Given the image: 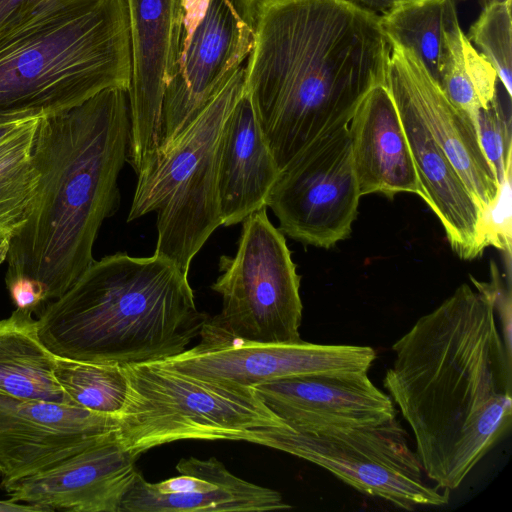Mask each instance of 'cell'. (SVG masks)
<instances>
[{"instance_id": "6da1fadb", "label": "cell", "mask_w": 512, "mask_h": 512, "mask_svg": "<svg viewBox=\"0 0 512 512\" xmlns=\"http://www.w3.org/2000/svg\"><path fill=\"white\" fill-rule=\"evenodd\" d=\"M392 350L384 388L413 433L423 472L454 490L511 427L512 353L490 295L461 284Z\"/></svg>"}, {"instance_id": "7a4b0ae2", "label": "cell", "mask_w": 512, "mask_h": 512, "mask_svg": "<svg viewBox=\"0 0 512 512\" xmlns=\"http://www.w3.org/2000/svg\"><path fill=\"white\" fill-rule=\"evenodd\" d=\"M390 51L379 15L354 0H258L244 91L279 170L348 126L385 84Z\"/></svg>"}, {"instance_id": "3957f363", "label": "cell", "mask_w": 512, "mask_h": 512, "mask_svg": "<svg viewBox=\"0 0 512 512\" xmlns=\"http://www.w3.org/2000/svg\"><path fill=\"white\" fill-rule=\"evenodd\" d=\"M129 140L123 88L105 89L39 119L32 146L36 195L25 224L0 245L6 279L32 278L43 286L45 301H52L92 264L98 231L119 206L118 178Z\"/></svg>"}, {"instance_id": "277c9868", "label": "cell", "mask_w": 512, "mask_h": 512, "mask_svg": "<svg viewBox=\"0 0 512 512\" xmlns=\"http://www.w3.org/2000/svg\"><path fill=\"white\" fill-rule=\"evenodd\" d=\"M207 318L173 262L116 253L94 260L36 320L53 355L124 365L184 352Z\"/></svg>"}, {"instance_id": "5b68a950", "label": "cell", "mask_w": 512, "mask_h": 512, "mask_svg": "<svg viewBox=\"0 0 512 512\" xmlns=\"http://www.w3.org/2000/svg\"><path fill=\"white\" fill-rule=\"evenodd\" d=\"M130 76L126 0H37L0 27V122L128 90Z\"/></svg>"}, {"instance_id": "8992f818", "label": "cell", "mask_w": 512, "mask_h": 512, "mask_svg": "<svg viewBox=\"0 0 512 512\" xmlns=\"http://www.w3.org/2000/svg\"><path fill=\"white\" fill-rule=\"evenodd\" d=\"M244 87L241 66L172 145L137 175L128 221L156 213L154 255L187 274L195 255L222 225L217 191L220 142Z\"/></svg>"}, {"instance_id": "52a82bcc", "label": "cell", "mask_w": 512, "mask_h": 512, "mask_svg": "<svg viewBox=\"0 0 512 512\" xmlns=\"http://www.w3.org/2000/svg\"><path fill=\"white\" fill-rule=\"evenodd\" d=\"M128 380L116 436L138 457L180 440H235L285 426L252 387L200 378L160 362L122 365Z\"/></svg>"}, {"instance_id": "ba28073f", "label": "cell", "mask_w": 512, "mask_h": 512, "mask_svg": "<svg viewBox=\"0 0 512 512\" xmlns=\"http://www.w3.org/2000/svg\"><path fill=\"white\" fill-rule=\"evenodd\" d=\"M241 441L289 453L320 466L360 493L414 510L442 506L449 491L424 481L423 468L396 417L298 432L287 424L245 435Z\"/></svg>"}, {"instance_id": "9c48e42d", "label": "cell", "mask_w": 512, "mask_h": 512, "mask_svg": "<svg viewBox=\"0 0 512 512\" xmlns=\"http://www.w3.org/2000/svg\"><path fill=\"white\" fill-rule=\"evenodd\" d=\"M267 207L242 222L234 256L219 259L211 289L222 297L221 312L208 329L260 343L300 341L301 276L285 235L268 218Z\"/></svg>"}, {"instance_id": "30bf717a", "label": "cell", "mask_w": 512, "mask_h": 512, "mask_svg": "<svg viewBox=\"0 0 512 512\" xmlns=\"http://www.w3.org/2000/svg\"><path fill=\"white\" fill-rule=\"evenodd\" d=\"M360 198L345 126L309 144L280 170L266 206L284 235L328 249L349 237Z\"/></svg>"}, {"instance_id": "8fae6325", "label": "cell", "mask_w": 512, "mask_h": 512, "mask_svg": "<svg viewBox=\"0 0 512 512\" xmlns=\"http://www.w3.org/2000/svg\"><path fill=\"white\" fill-rule=\"evenodd\" d=\"M196 346L157 361L182 373L213 381L254 387L297 376L368 372L376 359L369 346L260 343L238 339L203 326Z\"/></svg>"}, {"instance_id": "7c38bea8", "label": "cell", "mask_w": 512, "mask_h": 512, "mask_svg": "<svg viewBox=\"0 0 512 512\" xmlns=\"http://www.w3.org/2000/svg\"><path fill=\"white\" fill-rule=\"evenodd\" d=\"M252 43L253 26L233 0H211L203 20L182 45L166 84L157 154L169 148L227 84Z\"/></svg>"}, {"instance_id": "4fadbf2b", "label": "cell", "mask_w": 512, "mask_h": 512, "mask_svg": "<svg viewBox=\"0 0 512 512\" xmlns=\"http://www.w3.org/2000/svg\"><path fill=\"white\" fill-rule=\"evenodd\" d=\"M131 50L127 162L138 175L160 145L164 90L183 39L182 0H126Z\"/></svg>"}, {"instance_id": "5bb4252c", "label": "cell", "mask_w": 512, "mask_h": 512, "mask_svg": "<svg viewBox=\"0 0 512 512\" xmlns=\"http://www.w3.org/2000/svg\"><path fill=\"white\" fill-rule=\"evenodd\" d=\"M118 419L0 394L1 485L42 472L116 434Z\"/></svg>"}, {"instance_id": "9a60e30c", "label": "cell", "mask_w": 512, "mask_h": 512, "mask_svg": "<svg viewBox=\"0 0 512 512\" xmlns=\"http://www.w3.org/2000/svg\"><path fill=\"white\" fill-rule=\"evenodd\" d=\"M390 45L386 87L415 111L476 199L483 217L496 202L500 184L472 120L449 101L411 51Z\"/></svg>"}, {"instance_id": "2e32d148", "label": "cell", "mask_w": 512, "mask_h": 512, "mask_svg": "<svg viewBox=\"0 0 512 512\" xmlns=\"http://www.w3.org/2000/svg\"><path fill=\"white\" fill-rule=\"evenodd\" d=\"M116 434L42 472L1 485L9 499L43 512H120L137 473Z\"/></svg>"}, {"instance_id": "e0dca14e", "label": "cell", "mask_w": 512, "mask_h": 512, "mask_svg": "<svg viewBox=\"0 0 512 512\" xmlns=\"http://www.w3.org/2000/svg\"><path fill=\"white\" fill-rule=\"evenodd\" d=\"M253 389L278 418L298 432L396 417L391 397L364 371L283 378Z\"/></svg>"}, {"instance_id": "ac0fdd59", "label": "cell", "mask_w": 512, "mask_h": 512, "mask_svg": "<svg viewBox=\"0 0 512 512\" xmlns=\"http://www.w3.org/2000/svg\"><path fill=\"white\" fill-rule=\"evenodd\" d=\"M178 475L150 483L138 472L120 512H252L290 509L281 494L237 477L215 457L182 458Z\"/></svg>"}, {"instance_id": "d6986e66", "label": "cell", "mask_w": 512, "mask_h": 512, "mask_svg": "<svg viewBox=\"0 0 512 512\" xmlns=\"http://www.w3.org/2000/svg\"><path fill=\"white\" fill-rule=\"evenodd\" d=\"M353 168L360 196L425 192L412 158L394 99L385 84L373 87L357 106L349 124Z\"/></svg>"}, {"instance_id": "ffe728a7", "label": "cell", "mask_w": 512, "mask_h": 512, "mask_svg": "<svg viewBox=\"0 0 512 512\" xmlns=\"http://www.w3.org/2000/svg\"><path fill=\"white\" fill-rule=\"evenodd\" d=\"M389 92L400 115L425 202L442 224L451 249L463 260L481 256L487 244L476 199L409 103L398 93Z\"/></svg>"}, {"instance_id": "44dd1931", "label": "cell", "mask_w": 512, "mask_h": 512, "mask_svg": "<svg viewBox=\"0 0 512 512\" xmlns=\"http://www.w3.org/2000/svg\"><path fill=\"white\" fill-rule=\"evenodd\" d=\"M280 173L245 91L234 105L220 142L217 191L222 226L242 223L266 206Z\"/></svg>"}, {"instance_id": "7402d4cb", "label": "cell", "mask_w": 512, "mask_h": 512, "mask_svg": "<svg viewBox=\"0 0 512 512\" xmlns=\"http://www.w3.org/2000/svg\"><path fill=\"white\" fill-rule=\"evenodd\" d=\"M30 310L0 320V394L68 403L54 376L55 358L41 342Z\"/></svg>"}, {"instance_id": "603a6c76", "label": "cell", "mask_w": 512, "mask_h": 512, "mask_svg": "<svg viewBox=\"0 0 512 512\" xmlns=\"http://www.w3.org/2000/svg\"><path fill=\"white\" fill-rule=\"evenodd\" d=\"M390 44L408 49L439 84L462 30L455 0H411L379 15Z\"/></svg>"}, {"instance_id": "cb8c5ba5", "label": "cell", "mask_w": 512, "mask_h": 512, "mask_svg": "<svg viewBox=\"0 0 512 512\" xmlns=\"http://www.w3.org/2000/svg\"><path fill=\"white\" fill-rule=\"evenodd\" d=\"M54 376L69 404L118 419L128 393L122 365L56 356Z\"/></svg>"}, {"instance_id": "d4e9b609", "label": "cell", "mask_w": 512, "mask_h": 512, "mask_svg": "<svg viewBox=\"0 0 512 512\" xmlns=\"http://www.w3.org/2000/svg\"><path fill=\"white\" fill-rule=\"evenodd\" d=\"M39 119L28 123L17 144L0 159V245L25 224L36 195L39 172L32 146Z\"/></svg>"}, {"instance_id": "484cf974", "label": "cell", "mask_w": 512, "mask_h": 512, "mask_svg": "<svg viewBox=\"0 0 512 512\" xmlns=\"http://www.w3.org/2000/svg\"><path fill=\"white\" fill-rule=\"evenodd\" d=\"M498 82L492 65L461 30L453 42L450 59L439 83L444 94L475 126L479 110L496 95Z\"/></svg>"}, {"instance_id": "4316f807", "label": "cell", "mask_w": 512, "mask_h": 512, "mask_svg": "<svg viewBox=\"0 0 512 512\" xmlns=\"http://www.w3.org/2000/svg\"><path fill=\"white\" fill-rule=\"evenodd\" d=\"M512 0L482 9L466 35L492 65L509 97H512Z\"/></svg>"}, {"instance_id": "83f0119b", "label": "cell", "mask_w": 512, "mask_h": 512, "mask_svg": "<svg viewBox=\"0 0 512 512\" xmlns=\"http://www.w3.org/2000/svg\"><path fill=\"white\" fill-rule=\"evenodd\" d=\"M475 129L481 148L501 184L512 170V138L510 107L505 109L499 93L478 112Z\"/></svg>"}, {"instance_id": "f1b7e54d", "label": "cell", "mask_w": 512, "mask_h": 512, "mask_svg": "<svg viewBox=\"0 0 512 512\" xmlns=\"http://www.w3.org/2000/svg\"><path fill=\"white\" fill-rule=\"evenodd\" d=\"M511 172L500 184L498 198L483 216L487 247L493 246L511 257Z\"/></svg>"}, {"instance_id": "f546056e", "label": "cell", "mask_w": 512, "mask_h": 512, "mask_svg": "<svg viewBox=\"0 0 512 512\" xmlns=\"http://www.w3.org/2000/svg\"><path fill=\"white\" fill-rule=\"evenodd\" d=\"M475 288L487 292L493 302L497 319L500 320L501 335L505 346L512 353L511 346V289L510 284H505L501 274L494 264H491V282L485 283L470 276Z\"/></svg>"}, {"instance_id": "4dcf8cb0", "label": "cell", "mask_w": 512, "mask_h": 512, "mask_svg": "<svg viewBox=\"0 0 512 512\" xmlns=\"http://www.w3.org/2000/svg\"><path fill=\"white\" fill-rule=\"evenodd\" d=\"M6 284L17 309L34 311L46 302L43 286L32 278L14 276Z\"/></svg>"}, {"instance_id": "1f68e13d", "label": "cell", "mask_w": 512, "mask_h": 512, "mask_svg": "<svg viewBox=\"0 0 512 512\" xmlns=\"http://www.w3.org/2000/svg\"><path fill=\"white\" fill-rule=\"evenodd\" d=\"M211 0H182L183 39L182 45L192 36L196 27L203 20Z\"/></svg>"}, {"instance_id": "d6a6232c", "label": "cell", "mask_w": 512, "mask_h": 512, "mask_svg": "<svg viewBox=\"0 0 512 512\" xmlns=\"http://www.w3.org/2000/svg\"><path fill=\"white\" fill-rule=\"evenodd\" d=\"M37 0H0V27Z\"/></svg>"}, {"instance_id": "836d02e7", "label": "cell", "mask_w": 512, "mask_h": 512, "mask_svg": "<svg viewBox=\"0 0 512 512\" xmlns=\"http://www.w3.org/2000/svg\"><path fill=\"white\" fill-rule=\"evenodd\" d=\"M363 7L375 12L384 13L392 7L411 0H354ZM456 1V0H455ZM463 1V0H459Z\"/></svg>"}, {"instance_id": "e575fe53", "label": "cell", "mask_w": 512, "mask_h": 512, "mask_svg": "<svg viewBox=\"0 0 512 512\" xmlns=\"http://www.w3.org/2000/svg\"><path fill=\"white\" fill-rule=\"evenodd\" d=\"M0 512H43V510L33 505L8 499L0 500Z\"/></svg>"}, {"instance_id": "d590c367", "label": "cell", "mask_w": 512, "mask_h": 512, "mask_svg": "<svg viewBox=\"0 0 512 512\" xmlns=\"http://www.w3.org/2000/svg\"><path fill=\"white\" fill-rule=\"evenodd\" d=\"M30 119L0 122V143L14 135Z\"/></svg>"}, {"instance_id": "8d00e7d4", "label": "cell", "mask_w": 512, "mask_h": 512, "mask_svg": "<svg viewBox=\"0 0 512 512\" xmlns=\"http://www.w3.org/2000/svg\"><path fill=\"white\" fill-rule=\"evenodd\" d=\"M241 15L253 26L255 7L258 0H233Z\"/></svg>"}, {"instance_id": "74e56055", "label": "cell", "mask_w": 512, "mask_h": 512, "mask_svg": "<svg viewBox=\"0 0 512 512\" xmlns=\"http://www.w3.org/2000/svg\"><path fill=\"white\" fill-rule=\"evenodd\" d=\"M506 1L507 0H478L479 5L481 6L482 9H484L492 4L502 3V2H506Z\"/></svg>"}, {"instance_id": "f35d334b", "label": "cell", "mask_w": 512, "mask_h": 512, "mask_svg": "<svg viewBox=\"0 0 512 512\" xmlns=\"http://www.w3.org/2000/svg\"><path fill=\"white\" fill-rule=\"evenodd\" d=\"M1 475H2V472H1V468H0V478H1Z\"/></svg>"}]
</instances>
